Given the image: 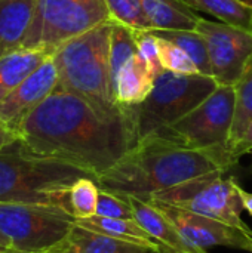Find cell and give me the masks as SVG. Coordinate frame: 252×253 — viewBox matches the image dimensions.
I'll return each instance as SVG.
<instances>
[{"label":"cell","mask_w":252,"mask_h":253,"mask_svg":"<svg viewBox=\"0 0 252 253\" xmlns=\"http://www.w3.org/2000/svg\"><path fill=\"white\" fill-rule=\"evenodd\" d=\"M18 141L33 156L71 165L97 179L138 144L135 107L104 110L56 87L25 119Z\"/></svg>","instance_id":"cell-1"},{"label":"cell","mask_w":252,"mask_h":253,"mask_svg":"<svg viewBox=\"0 0 252 253\" xmlns=\"http://www.w3.org/2000/svg\"><path fill=\"white\" fill-rule=\"evenodd\" d=\"M230 166L233 165L217 153L187 148L159 135H149L98 176L97 184L119 196L149 200L196 176L215 170L227 172Z\"/></svg>","instance_id":"cell-2"},{"label":"cell","mask_w":252,"mask_h":253,"mask_svg":"<svg viewBox=\"0 0 252 253\" xmlns=\"http://www.w3.org/2000/svg\"><path fill=\"white\" fill-rule=\"evenodd\" d=\"M111 21L68 40L53 50L58 87L104 110L119 107L113 90L110 65Z\"/></svg>","instance_id":"cell-3"},{"label":"cell","mask_w":252,"mask_h":253,"mask_svg":"<svg viewBox=\"0 0 252 253\" xmlns=\"http://www.w3.org/2000/svg\"><path fill=\"white\" fill-rule=\"evenodd\" d=\"M83 176L91 175L71 165L33 156L16 139L0 151V203L49 205L65 211L67 190Z\"/></svg>","instance_id":"cell-4"},{"label":"cell","mask_w":252,"mask_h":253,"mask_svg":"<svg viewBox=\"0 0 252 253\" xmlns=\"http://www.w3.org/2000/svg\"><path fill=\"white\" fill-rule=\"evenodd\" d=\"M217 86L214 77L203 74L184 76L166 70L160 73L147 98L134 105L138 139H144L183 119L203 102Z\"/></svg>","instance_id":"cell-5"},{"label":"cell","mask_w":252,"mask_h":253,"mask_svg":"<svg viewBox=\"0 0 252 253\" xmlns=\"http://www.w3.org/2000/svg\"><path fill=\"white\" fill-rule=\"evenodd\" d=\"M235 107V86L218 84L195 110L153 135H159L187 148L217 153L235 165L229 150Z\"/></svg>","instance_id":"cell-6"},{"label":"cell","mask_w":252,"mask_h":253,"mask_svg":"<svg viewBox=\"0 0 252 253\" xmlns=\"http://www.w3.org/2000/svg\"><path fill=\"white\" fill-rule=\"evenodd\" d=\"M111 21L105 0H36L21 49L53 53L61 44Z\"/></svg>","instance_id":"cell-7"},{"label":"cell","mask_w":252,"mask_h":253,"mask_svg":"<svg viewBox=\"0 0 252 253\" xmlns=\"http://www.w3.org/2000/svg\"><path fill=\"white\" fill-rule=\"evenodd\" d=\"M224 170H215L196 176L169 190L160 191L149 200L218 219L252 237V230L242 219L244 203L239 194L241 185L235 178H224Z\"/></svg>","instance_id":"cell-8"},{"label":"cell","mask_w":252,"mask_h":253,"mask_svg":"<svg viewBox=\"0 0 252 253\" xmlns=\"http://www.w3.org/2000/svg\"><path fill=\"white\" fill-rule=\"evenodd\" d=\"M74 224L76 219L56 206L0 203V233L16 253H45Z\"/></svg>","instance_id":"cell-9"},{"label":"cell","mask_w":252,"mask_h":253,"mask_svg":"<svg viewBox=\"0 0 252 253\" xmlns=\"http://www.w3.org/2000/svg\"><path fill=\"white\" fill-rule=\"evenodd\" d=\"M196 31L206 42L212 77L218 84L235 86L252 58V31L209 21L202 16Z\"/></svg>","instance_id":"cell-10"},{"label":"cell","mask_w":252,"mask_h":253,"mask_svg":"<svg viewBox=\"0 0 252 253\" xmlns=\"http://www.w3.org/2000/svg\"><path fill=\"white\" fill-rule=\"evenodd\" d=\"M149 203L165 215L190 243L205 251L215 246H224L252 253V237L226 222L172 205L154 200H149Z\"/></svg>","instance_id":"cell-11"},{"label":"cell","mask_w":252,"mask_h":253,"mask_svg":"<svg viewBox=\"0 0 252 253\" xmlns=\"http://www.w3.org/2000/svg\"><path fill=\"white\" fill-rule=\"evenodd\" d=\"M58 87V71L52 56L31 73L0 102V122L16 133L25 119Z\"/></svg>","instance_id":"cell-12"},{"label":"cell","mask_w":252,"mask_h":253,"mask_svg":"<svg viewBox=\"0 0 252 253\" xmlns=\"http://www.w3.org/2000/svg\"><path fill=\"white\" fill-rule=\"evenodd\" d=\"M123 197L132 208L134 219L153 239L157 253H208V251L190 243L177 227L149 202L135 196Z\"/></svg>","instance_id":"cell-13"},{"label":"cell","mask_w":252,"mask_h":253,"mask_svg":"<svg viewBox=\"0 0 252 253\" xmlns=\"http://www.w3.org/2000/svg\"><path fill=\"white\" fill-rule=\"evenodd\" d=\"M45 253H154L74 224L68 234Z\"/></svg>","instance_id":"cell-14"},{"label":"cell","mask_w":252,"mask_h":253,"mask_svg":"<svg viewBox=\"0 0 252 253\" xmlns=\"http://www.w3.org/2000/svg\"><path fill=\"white\" fill-rule=\"evenodd\" d=\"M36 0H0V58L21 49Z\"/></svg>","instance_id":"cell-15"},{"label":"cell","mask_w":252,"mask_h":253,"mask_svg":"<svg viewBox=\"0 0 252 253\" xmlns=\"http://www.w3.org/2000/svg\"><path fill=\"white\" fill-rule=\"evenodd\" d=\"M154 79L149 65L137 53L122 65L114 79L113 90L116 102L125 107L141 104L151 92Z\"/></svg>","instance_id":"cell-16"},{"label":"cell","mask_w":252,"mask_h":253,"mask_svg":"<svg viewBox=\"0 0 252 253\" xmlns=\"http://www.w3.org/2000/svg\"><path fill=\"white\" fill-rule=\"evenodd\" d=\"M151 30H196L202 16L183 0H141Z\"/></svg>","instance_id":"cell-17"},{"label":"cell","mask_w":252,"mask_h":253,"mask_svg":"<svg viewBox=\"0 0 252 253\" xmlns=\"http://www.w3.org/2000/svg\"><path fill=\"white\" fill-rule=\"evenodd\" d=\"M50 56L40 49H18L0 58V102Z\"/></svg>","instance_id":"cell-18"},{"label":"cell","mask_w":252,"mask_h":253,"mask_svg":"<svg viewBox=\"0 0 252 253\" xmlns=\"http://www.w3.org/2000/svg\"><path fill=\"white\" fill-rule=\"evenodd\" d=\"M76 224H79L91 231H97V233H101L111 239L126 242L131 245H137V246H141L151 252L157 253L153 239L135 219L104 218V216L94 215L86 219H77Z\"/></svg>","instance_id":"cell-19"},{"label":"cell","mask_w":252,"mask_h":253,"mask_svg":"<svg viewBox=\"0 0 252 253\" xmlns=\"http://www.w3.org/2000/svg\"><path fill=\"white\" fill-rule=\"evenodd\" d=\"M196 12H206L220 22L252 31V1L247 0H183Z\"/></svg>","instance_id":"cell-20"},{"label":"cell","mask_w":252,"mask_h":253,"mask_svg":"<svg viewBox=\"0 0 252 253\" xmlns=\"http://www.w3.org/2000/svg\"><path fill=\"white\" fill-rule=\"evenodd\" d=\"M100 185L97 179L83 176L70 185L65 194V211L77 221L86 219L97 213L100 200Z\"/></svg>","instance_id":"cell-21"},{"label":"cell","mask_w":252,"mask_h":253,"mask_svg":"<svg viewBox=\"0 0 252 253\" xmlns=\"http://www.w3.org/2000/svg\"><path fill=\"white\" fill-rule=\"evenodd\" d=\"M153 33L181 47L192 58L201 74L212 77L206 42L201 33L196 30H153Z\"/></svg>","instance_id":"cell-22"},{"label":"cell","mask_w":252,"mask_h":253,"mask_svg":"<svg viewBox=\"0 0 252 253\" xmlns=\"http://www.w3.org/2000/svg\"><path fill=\"white\" fill-rule=\"evenodd\" d=\"M236 93V107H235V120L229 141V150L236 145V142L242 138L245 130L252 122V58L250 59L245 71L241 79L235 84Z\"/></svg>","instance_id":"cell-23"},{"label":"cell","mask_w":252,"mask_h":253,"mask_svg":"<svg viewBox=\"0 0 252 253\" xmlns=\"http://www.w3.org/2000/svg\"><path fill=\"white\" fill-rule=\"evenodd\" d=\"M138 53L137 46V31L129 27L111 21V34H110V65L113 83L122 68V65Z\"/></svg>","instance_id":"cell-24"},{"label":"cell","mask_w":252,"mask_h":253,"mask_svg":"<svg viewBox=\"0 0 252 253\" xmlns=\"http://www.w3.org/2000/svg\"><path fill=\"white\" fill-rule=\"evenodd\" d=\"M105 6L113 22L129 27L134 31L151 30L141 0H105Z\"/></svg>","instance_id":"cell-25"},{"label":"cell","mask_w":252,"mask_h":253,"mask_svg":"<svg viewBox=\"0 0 252 253\" xmlns=\"http://www.w3.org/2000/svg\"><path fill=\"white\" fill-rule=\"evenodd\" d=\"M156 36V34H154ZM157 37V44H159V53H160V62L163 70L175 73V74H201L198 71V67L192 61V58L177 44L172 42Z\"/></svg>","instance_id":"cell-26"},{"label":"cell","mask_w":252,"mask_h":253,"mask_svg":"<svg viewBox=\"0 0 252 253\" xmlns=\"http://www.w3.org/2000/svg\"><path fill=\"white\" fill-rule=\"evenodd\" d=\"M98 216L104 218H125V219H134V212L131 205L123 196L105 191L101 188L100 191V200L97 206Z\"/></svg>","instance_id":"cell-27"},{"label":"cell","mask_w":252,"mask_h":253,"mask_svg":"<svg viewBox=\"0 0 252 253\" xmlns=\"http://www.w3.org/2000/svg\"><path fill=\"white\" fill-rule=\"evenodd\" d=\"M137 46H138V55L149 65V68L154 77H157L160 73L165 71L162 67V62H160L157 37L154 36L153 30L137 31Z\"/></svg>","instance_id":"cell-28"},{"label":"cell","mask_w":252,"mask_h":253,"mask_svg":"<svg viewBox=\"0 0 252 253\" xmlns=\"http://www.w3.org/2000/svg\"><path fill=\"white\" fill-rule=\"evenodd\" d=\"M252 151V122L248 126V129L245 130V133L242 135V138L236 142V145L232 148L230 151V157L233 160V163H236L244 154H248Z\"/></svg>","instance_id":"cell-29"},{"label":"cell","mask_w":252,"mask_h":253,"mask_svg":"<svg viewBox=\"0 0 252 253\" xmlns=\"http://www.w3.org/2000/svg\"><path fill=\"white\" fill-rule=\"evenodd\" d=\"M16 139H18L16 133L12 132L9 127H6V126L0 122V151H1L3 148H6L7 145L13 144Z\"/></svg>","instance_id":"cell-30"},{"label":"cell","mask_w":252,"mask_h":253,"mask_svg":"<svg viewBox=\"0 0 252 253\" xmlns=\"http://www.w3.org/2000/svg\"><path fill=\"white\" fill-rule=\"evenodd\" d=\"M239 194H241V199L244 203V209L252 216V193H248L242 187H239Z\"/></svg>","instance_id":"cell-31"},{"label":"cell","mask_w":252,"mask_h":253,"mask_svg":"<svg viewBox=\"0 0 252 253\" xmlns=\"http://www.w3.org/2000/svg\"><path fill=\"white\" fill-rule=\"evenodd\" d=\"M0 246H4V248H9V249H10L9 240H7V239H6V237L1 234V233H0ZM12 251H13V249H12Z\"/></svg>","instance_id":"cell-32"},{"label":"cell","mask_w":252,"mask_h":253,"mask_svg":"<svg viewBox=\"0 0 252 253\" xmlns=\"http://www.w3.org/2000/svg\"><path fill=\"white\" fill-rule=\"evenodd\" d=\"M0 253H16L15 251L9 249V248H4V246H0Z\"/></svg>","instance_id":"cell-33"},{"label":"cell","mask_w":252,"mask_h":253,"mask_svg":"<svg viewBox=\"0 0 252 253\" xmlns=\"http://www.w3.org/2000/svg\"><path fill=\"white\" fill-rule=\"evenodd\" d=\"M251 153H252V151H251Z\"/></svg>","instance_id":"cell-34"}]
</instances>
